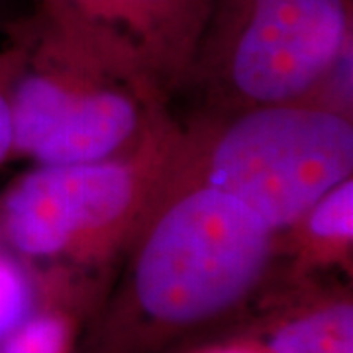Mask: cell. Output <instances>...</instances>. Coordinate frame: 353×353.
I'll return each instance as SVG.
<instances>
[{
	"instance_id": "6da1fadb",
	"label": "cell",
	"mask_w": 353,
	"mask_h": 353,
	"mask_svg": "<svg viewBox=\"0 0 353 353\" xmlns=\"http://www.w3.org/2000/svg\"><path fill=\"white\" fill-rule=\"evenodd\" d=\"M171 173L234 196L279 234L352 176V114L318 102L204 110L181 128Z\"/></svg>"
},
{
	"instance_id": "7a4b0ae2",
	"label": "cell",
	"mask_w": 353,
	"mask_h": 353,
	"mask_svg": "<svg viewBox=\"0 0 353 353\" xmlns=\"http://www.w3.org/2000/svg\"><path fill=\"white\" fill-rule=\"evenodd\" d=\"M128 243L139 310L189 326L240 303L265 273L277 236L240 201L173 175L169 163Z\"/></svg>"
},
{
	"instance_id": "3957f363",
	"label": "cell",
	"mask_w": 353,
	"mask_h": 353,
	"mask_svg": "<svg viewBox=\"0 0 353 353\" xmlns=\"http://www.w3.org/2000/svg\"><path fill=\"white\" fill-rule=\"evenodd\" d=\"M352 26L353 0H214L189 83L212 112L310 102L352 57Z\"/></svg>"
},
{
	"instance_id": "277c9868",
	"label": "cell",
	"mask_w": 353,
	"mask_h": 353,
	"mask_svg": "<svg viewBox=\"0 0 353 353\" xmlns=\"http://www.w3.org/2000/svg\"><path fill=\"white\" fill-rule=\"evenodd\" d=\"M179 134L181 126L165 112L118 157L38 165L2 199L6 240L30 257L94 259L126 245L169 169Z\"/></svg>"
},
{
	"instance_id": "5b68a950",
	"label": "cell",
	"mask_w": 353,
	"mask_h": 353,
	"mask_svg": "<svg viewBox=\"0 0 353 353\" xmlns=\"http://www.w3.org/2000/svg\"><path fill=\"white\" fill-rule=\"evenodd\" d=\"M18 28L26 51L10 88L12 155L38 165L104 161L134 150L167 112L32 18Z\"/></svg>"
},
{
	"instance_id": "8992f818",
	"label": "cell",
	"mask_w": 353,
	"mask_h": 353,
	"mask_svg": "<svg viewBox=\"0 0 353 353\" xmlns=\"http://www.w3.org/2000/svg\"><path fill=\"white\" fill-rule=\"evenodd\" d=\"M34 22L167 108L190 69L214 0H34Z\"/></svg>"
},
{
	"instance_id": "52a82bcc",
	"label": "cell",
	"mask_w": 353,
	"mask_h": 353,
	"mask_svg": "<svg viewBox=\"0 0 353 353\" xmlns=\"http://www.w3.org/2000/svg\"><path fill=\"white\" fill-rule=\"evenodd\" d=\"M299 240L310 255L345 253L353 241V179L322 194L292 226L279 232Z\"/></svg>"
},
{
	"instance_id": "ba28073f",
	"label": "cell",
	"mask_w": 353,
	"mask_h": 353,
	"mask_svg": "<svg viewBox=\"0 0 353 353\" xmlns=\"http://www.w3.org/2000/svg\"><path fill=\"white\" fill-rule=\"evenodd\" d=\"M273 353H353V308L328 304L289 320L269 341Z\"/></svg>"
},
{
	"instance_id": "9c48e42d",
	"label": "cell",
	"mask_w": 353,
	"mask_h": 353,
	"mask_svg": "<svg viewBox=\"0 0 353 353\" xmlns=\"http://www.w3.org/2000/svg\"><path fill=\"white\" fill-rule=\"evenodd\" d=\"M67 334L61 316H36L0 340V353H65Z\"/></svg>"
},
{
	"instance_id": "30bf717a",
	"label": "cell",
	"mask_w": 353,
	"mask_h": 353,
	"mask_svg": "<svg viewBox=\"0 0 353 353\" xmlns=\"http://www.w3.org/2000/svg\"><path fill=\"white\" fill-rule=\"evenodd\" d=\"M30 301V285L20 267L6 257H0V340L24 322Z\"/></svg>"
},
{
	"instance_id": "8fae6325",
	"label": "cell",
	"mask_w": 353,
	"mask_h": 353,
	"mask_svg": "<svg viewBox=\"0 0 353 353\" xmlns=\"http://www.w3.org/2000/svg\"><path fill=\"white\" fill-rule=\"evenodd\" d=\"M24 38L14 26L12 41L0 51V165L12 157V114H10V88L24 59Z\"/></svg>"
},
{
	"instance_id": "7c38bea8",
	"label": "cell",
	"mask_w": 353,
	"mask_h": 353,
	"mask_svg": "<svg viewBox=\"0 0 353 353\" xmlns=\"http://www.w3.org/2000/svg\"><path fill=\"white\" fill-rule=\"evenodd\" d=\"M220 353H252V352H248V350H224V352H220Z\"/></svg>"
}]
</instances>
